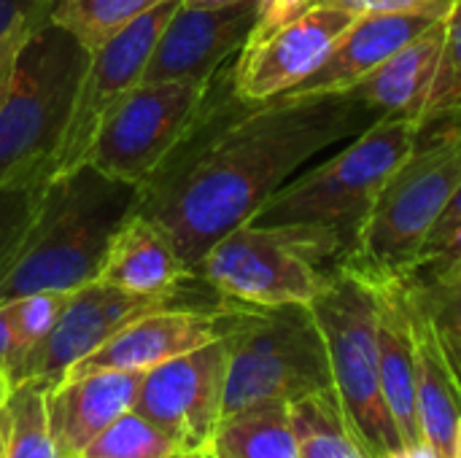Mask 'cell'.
<instances>
[{"label": "cell", "mask_w": 461, "mask_h": 458, "mask_svg": "<svg viewBox=\"0 0 461 458\" xmlns=\"http://www.w3.org/2000/svg\"><path fill=\"white\" fill-rule=\"evenodd\" d=\"M381 113L348 94L276 97L246 105L219 70L213 100L186 143L138 186L135 213L157 221L192 267L327 146L357 138Z\"/></svg>", "instance_id": "cell-1"}, {"label": "cell", "mask_w": 461, "mask_h": 458, "mask_svg": "<svg viewBox=\"0 0 461 458\" xmlns=\"http://www.w3.org/2000/svg\"><path fill=\"white\" fill-rule=\"evenodd\" d=\"M140 189L84 162L46 181L35 219L0 281V305L97 281L108 246L135 213Z\"/></svg>", "instance_id": "cell-2"}, {"label": "cell", "mask_w": 461, "mask_h": 458, "mask_svg": "<svg viewBox=\"0 0 461 458\" xmlns=\"http://www.w3.org/2000/svg\"><path fill=\"white\" fill-rule=\"evenodd\" d=\"M421 135L424 124L416 116H378L340 154L284 184L251 221L321 227L340 240L346 251L343 262H348L378 194L411 157Z\"/></svg>", "instance_id": "cell-3"}, {"label": "cell", "mask_w": 461, "mask_h": 458, "mask_svg": "<svg viewBox=\"0 0 461 458\" xmlns=\"http://www.w3.org/2000/svg\"><path fill=\"white\" fill-rule=\"evenodd\" d=\"M343 259L340 240L321 227L246 221L203 254L194 275L238 305H311Z\"/></svg>", "instance_id": "cell-4"}, {"label": "cell", "mask_w": 461, "mask_h": 458, "mask_svg": "<svg viewBox=\"0 0 461 458\" xmlns=\"http://www.w3.org/2000/svg\"><path fill=\"white\" fill-rule=\"evenodd\" d=\"M330 359L332 389L370 458H386L402 445L381 386L375 294L354 265L330 267L324 289L308 305Z\"/></svg>", "instance_id": "cell-5"}, {"label": "cell", "mask_w": 461, "mask_h": 458, "mask_svg": "<svg viewBox=\"0 0 461 458\" xmlns=\"http://www.w3.org/2000/svg\"><path fill=\"white\" fill-rule=\"evenodd\" d=\"M89 51L57 22L38 24L19 57L14 86L0 105V184L49 181Z\"/></svg>", "instance_id": "cell-6"}, {"label": "cell", "mask_w": 461, "mask_h": 458, "mask_svg": "<svg viewBox=\"0 0 461 458\" xmlns=\"http://www.w3.org/2000/svg\"><path fill=\"white\" fill-rule=\"evenodd\" d=\"M227 343L221 418L265 402L294 405L332 389L327 346L308 305H249Z\"/></svg>", "instance_id": "cell-7"}, {"label": "cell", "mask_w": 461, "mask_h": 458, "mask_svg": "<svg viewBox=\"0 0 461 458\" xmlns=\"http://www.w3.org/2000/svg\"><path fill=\"white\" fill-rule=\"evenodd\" d=\"M419 138L411 157L378 194L348 262L367 273L411 275L421 248L461 184V124ZM427 132V130H424Z\"/></svg>", "instance_id": "cell-8"}, {"label": "cell", "mask_w": 461, "mask_h": 458, "mask_svg": "<svg viewBox=\"0 0 461 458\" xmlns=\"http://www.w3.org/2000/svg\"><path fill=\"white\" fill-rule=\"evenodd\" d=\"M216 76L140 81L103 121L86 162L111 178L143 186L205 116Z\"/></svg>", "instance_id": "cell-9"}, {"label": "cell", "mask_w": 461, "mask_h": 458, "mask_svg": "<svg viewBox=\"0 0 461 458\" xmlns=\"http://www.w3.org/2000/svg\"><path fill=\"white\" fill-rule=\"evenodd\" d=\"M221 302L227 300L219 297L200 278H194L181 292L159 294V297L132 294L108 286L103 281H92L70 292V300L51 335L8 375V383L11 386L27 381L57 383L76 362L97 351L103 343H108L116 332H122L127 324L138 321L140 316L167 308H208Z\"/></svg>", "instance_id": "cell-10"}, {"label": "cell", "mask_w": 461, "mask_h": 458, "mask_svg": "<svg viewBox=\"0 0 461 458\" xmlns=\"http://www.w3.org/2000/svg\"><path fill=\"white\" fill-rule=\"evenodd\" d=\"M178 3L181 0L162 3L119 35L105 40L100 49L89 51V62L84 67L62 140L51 159L49 178L62 175L86 162L97 130L103 127L108 113L143 81V70L149 65L154 43Z\"/></svg>", "instance_id": "cell-11"}, {"label": "cell", "mask_w": 461, "mask_h": 458, "mask_svg": "<svg viewBox=\"0 0 461 458\" xmlns=\"http://www.w3.org/2000/svg\"><path fill=\"white\" fill-rule=\"evenodd\" d=\"M227 337L143 373L132 410L162 429L181 454H208L221 424L230 359Z\"/></svg>", "instance_id": "cell-12"}, {"label": "cell", "mask_w": 461, "mask_h": 458, "mask_svg": "<svg viewBox=\"0 0 461 458\" xmlns=\"http://www.w3.org/2000/svg\"><path fill=\"white\" fill-rule=\"evenodd\" d=\"M354 22L357 13L340 5L313 3L286 24L249 38L230 65L232 94L257 105L292 92L324 65Z\"/></svg>", "instance_id": "cell-13"}, {"label": "cell", "mask_w": 461, "mask_h": 458, "mask_svg": "<svg viewBox=\"0 0 461 458\" xmlns=\"http://www.w3.org/2000/svg\"><path fill=\"white\" fill-rule=\"evenodd\" d=\"M249 305L221 302L208 308H167L140 316L116 332L97 351L76 362L65 375L100 373V370H127L146 373L162 362L197 351L213 340L227 337Z\"/></svg>", "instance_id": "cell-14"}, {"label": "cell", "mask_w": 461, "mask_h": 458, "mask_svg": "<svg viewBox=\"0 0 461 458\" xmlns=\"http://www.w3.org/2000/svg\"><path fill=\"white\" fill-rule=\"evenodd\" d=\"M257 24V0L235 5H176L165 22L143 81L216 76L249 40Z\"/></svg>", "instance_id": "cell-15"}, {"label": "cell", "mask_w": 461, "mask_h": 458, "mask_svg": "<svg viewBox=\"0 0 461 458\" xmlns=\"http://www.w3.org/2000/svg\"><path fill=\"white\" fill-rule=\"evenodd\" d=\"M143 373L100 370L46 386L43 410L57 458L81 456L119 416L132 410Z\"/></svg>", "instance_id": "cell-16"}, {"label": "cell", "mask_w": 461, "mask_h": 458, "mask_svg": "<svg viewBox=\"0 0 461 458\" xmlns=\"http://www.w3.org/2000/svg\"><path fill=\"white\" fill-rule=\"evenodd\" d=\"M362 273L367 275L375 294L384 397L400 429L402 445H416L424 437L416 413V351H413L408 275H386V273H367V270Z\"/></svg>", "instance_id": "cell-17"}, {"label": "cell", "mask_w": 461, "mask_h": 458, "mask_svg": "<svg viewBox=\"0 0 461 458\" xmlns=\"http://www.w3.org/2000/svg\"><path fill=\"white\" fill-rule=\"evenodd\" d=\"M435 22H440V16H427V13H362L357 16V22L335 43L324 65L313 76H308L300 86L286 92V97L343 94L351 84L365 78L370 70L386 62L394 51H400L416 35L429 30Z\"/></svg>", "instance_id": "cell-18"}, {"label": "cell", "mask_w": 461, "mask_h": 458, "mask_svg": "<svg viewBox=\"0 0 461 458\" xmlns=\"http://www.w3.org/2000/svg\"><path fill=\"white\" fill-rule=\"evenodd\" d=\"M194 278L173 238L143 213H132L119 227L97 275L108 286L149 297L181 292Z\"/></svg>", "instance_id": "cell-19"}, {"label": "cell", "mask_w": 461, "mask_h": 458, "mask_svg": "<svg viewBox=\"0 0 461 458\" xmlns=\"http://www.w3.org/2000/svg\"><path fill=\"white\" fill-rule=\"evenodd\" d=\"M411 289V283H408ZM413 351H416V413L421 437L440 458H451L461 418V370L443 346L435 324L411 292Z\"/></svg>", "instance_id": "cell-20"}, {"label": "cell", "mask_w": 461, "mask_h": 458, "mask_svg": "<svg viewBox=\"0 0 461 458\" xmlns=\"http://www.w3.org/2000/svg\"><path fill=\"white\" fill-rule=\"evenodd\" d=\"M448 16L435 22L429 30L416 35L400 51H394L386 62L370 70L365 78L351 84L343 94L370 105L381 116L386 113H405L419 119V108L427 97L432 84L443 40H446Z\"/></svg>", "instance_id": "cell-21"}, {"label": "cell", "mask_w": 461, "mask_h": 458, "mask_svg": "<svg viewBox=\"0 0 461 458\" xmlns=\"http://www.w3.org/2000/svg\"><path fill=\"white\" fill-rule=\"evenodd\" d=\"M208 454L213 458H303L284 402H265L221 418Z\"/></svg>", "instance_id": "cell-22"}, {"label": "cell", "mask_w": 461, "mask_h": 458, "mask_svg": "<svg viewBox=\"0 0 461 458\" xmlns=\"http://www.w3.org/2000/svg\"><path fill=\"white\" fill-rule=\"evenodd\" d=\"M289 410L303 458H370L351 429L335 389L311 394L289 405Z\"/></svg>", "instance_id": "cell-23"}, {"label": "cell", "mask_w": 461, "mask_h": 458, "mask_svg": "<svg viewBox=\"0 0 461 458\" xmlns=\"http://www.w3.org/2000/svg\"><path fill=\"white\" fill-rule=\"evenodd\" d=\"M162 3L167 0H57L49 19L95 51Z\"/></svg>", "instance_id": "cell-24"}, {"label": "cell", "mask_w": 461, "mask_h": 458, "mask_svg": "<svg viewBox=\"0 0 461 458\" xmlns=\"http://www.w3.org/2000/svg\"><path fill=\"white\" fill-rule=\"evenodd\" d=\"M408 283L461 370V265L421 267L408 275Z\"/></svg>", "instance_id": "cell-25"}, {"label": "cell", "mask_w": 461, "mask_h": 458, "mask_svg": "<svg viewBox=\"0 0 461 458\" xmlns=\"http://www.w3.org/2000/svg\"><path fill=\"white\" fill-rule=\"evenodd\" d=\"M49 383L27 381L11 386L8 413H11V437H8V458H57L54 443L46 427L43 394Z\"/></svg>", "instance_id": "cell-26"}, {"label": "cell", "mask_w": 461, "mask_h": 458, "mask_svg": "<svg viewBox=\"0 0 461 458\" xmlns=\"http://www.w3.org/2000/svg\"><path fill=\"white\" fill-rule=\"evenodd\" d=\"M454 119H461V5L448 16L443 51L427 97L419 108V121L424 130Z\"/></svg>", "instance_id": "cell-27"}, {"label": "cell", "mask_w": 461, "mask_h": 458, "mask_svg": "<svg viewBox=\"0 0 461 458\" xmlns=\"http://www.w3.org/2000/svg\"><path fill=\"white\" fill-rule=\"evenodd\" d=\"M181 448L151 421L127 410L119 416L84 454L81 458H173Z\"/></svg>", "instance_id": "cell-28"}, {"label": "cell", "mask_w": 461, "mask_h": 458, "mask_svg": "<svg viewBox=\"0 0 461 458\" xmlns=\"http://www.w3.org/2000/svg\"><path fill=\"white\" fill-rule=\"evenodd\" d=\"M68 300H70L68 292H35V294L5 302L11 332H14V356H16L14 370L51 335Z\"/></svg>", "instance_id": "cell-29"}, {"label": "cell", "mask_w": 461, "mask_h": 458, "mask_svg": "<svg viewBox=\"0 0 461 458\" xmlns=\"http://www.w3.org/2000/svg\"><path fill=\"white\" fill-rule=\"evenodd\" d=\"M43 186V178H16L0 184V281L11 270L19 246L35 219Z\"/></svg>", "instance_id": "cell-30"}, {"label": "cell", "mask_w": 461, "mask_h": 458, "mask_svg": "<svg viewBox=\"0 0 461 458\" xmlns=\"http://www.w3.org/2000/svg\"><path fill=\"white\" fill-rule=\"evenodd\" d=\"M340 5L357 16L362 13H427V16H451L461 0H319Z\"/></svg>", "instance_id": "cell-31"}, {"label": "cell", "mask_w": 461, "mask_h": 458, "mask_svg": "<svg viewBox=\"0 0 461 458\" xmlns=\"http://www.w3.org/2000/svg\"><path fill=\"white\" fill-rule=\"evenodd\" d=\"M35 27H38L35 22H16L14 27H8L0 35V105L5 103V97H8V92L14 86L22 49H24V43H27V38H30V32Z\"/></svg>", "instance_id": "cell-32"}, {"label": "cell", "mask_w": 461, "mask_h": 458, "mask_svg": "<svg viewBox=\"0 0 461 458\" xmlns=\"http://www.w3.org/2000/svg\"><path fill=\"white\" fill-rule=\"evenodd\" d=\"M451 265H461V221L454 224L451 229H446L443 235L427 240V246L421 248L416 270H421V267H451Z\"/></svg>", "instance_id": "cell-33"}, {"label": "cell", "mask_w": 461, "mask_h": 458, "mask_svg": "<svg viewBox=\"0 0 461 458\" xmlns=\"http://www.w3.org/2000/svg\"><path fill=\"white\" fill-rule=\"evenodd\" d=\"M313 3H319V0H257V24L249 38L265 35V32L286 24L289 19H294Z\"/></svg>", "instance_id": "cell-34"}, {"label": "cell", "mask_w": 461, "mask_h": 458, "mask_svg": "<svg viewBox=\"0 0 461 458\" xmlns=\"http://www.w3.org/2000/svg\"><path fill=\"white\" fill-rule=\"evenodd\" d=\"M57 0H0V35L16 22H46Z\"/></svg>", "instance_id": "cell-35"}, {"label": "cell", "mask_w": 461, "mask_h": 458, "mask_svg": "<svg viewBox=\"0 0 461 458\" xmlns=\"http://www.w3.org/2000/svg\"><path fill=\"white\" fill-rule=\"evenodd\" d=\"M14 332H11V319L5 305H0V375L8 378V373L14 370Z\"/></svg>", "instance_id": "cell-36"}, {"label": "cell", "mask_w": 461, "mask_h": 458, "mask_svg": "<svg viewBox=\"0 0 461 458\" xmlns=\"http://www.w3.org/2000/svg\"><path fill=\"white\" fill-rule=\"evenodd\" d=\"M461 221V184L456 186V192H454V197H451V202L446 205V211H443V216H440V221H438V227L432 229V235L429 238H438V235H443L446 229H451L454 224H459ZM427 246V243H424Z\"/></svg>", "instance_id": "cell-37"}, {"label": "cell", "mask_w": 461, "mask_h": 458, "mask_svg": "<svg viewBox=\"0 0 461 458\" xmlns=\"http://www.w3.org/2000/svg\"><path fill=\"white\" fill-rule=\"evenodd\" d=\"M386 458H440L435 454V448L432 445H427L424 440L421 443H416V445H400L394 454H389Z\"/></svg>", "instance_id": "cell-38"}, {"label": "cell", "mask_w": 461, "mask_h": 458, "mask_svg": "<svg viewBox=\"0 0 461 458\" xmlns=\"http://www.w3.org/2000/svg\"><path fill=\"white\" fill-rule=\"evenodd\" d=\"M8 437H11V413L8 408L0 410V458H8Z\"/></svg>", "instance_id": "cell-39"}, {"label": "cell", "mask_w": 461, "mask_h": 458, "mask_svg": "<svg viewBox=\"0 0 461 458\" xmlns=\"http://www.w3.org/2000/svg\"><path fill=\"white\" fill-rule=\"evenodd\" d=\"M186 5H235V3H246V0H184Z\"/></svg>", "instance_id": "cell-40"}, {"label": "cell", "mask_w": 461, "mask_h": 458, "mask_svg": "<svg viewBox=\"0 0 461 458\" xmlns=\"http://www.w3.org/2000/svg\"><path fill=\"white\" fill-rule=\"evenodd\" d=\"M8 394H11V383H8L5 375H0V410H3L5 402H8Z\"/></svg>", "instance_id": "cell-41"}, {"label": "cell", "mask_w": 461, "mask_h": 458, "mask_svg": "<svg viewBox=\"0 0 461 458\" xmlns=\"http://www.w3.org/2000/svg\"><path fill=\"white\" fill-rule=\"evenodd\" d=\"M451 458H461V418L456 421V432H454V448H451Z\"/></svg>", "instance_id": "cell-42"}, {"label": "cell", "mask_w": 461, "mask_h": 458, "mask_svg": "<svg viewBox=\"0 0 461 458\" xmlns=\"http://www.w3.org/2000/svg\"><path fill=\"white\" fill-rule=\"evenodd\" d=\"M173 458H205V454H178V456Z\"/></svg>", "instance_id": "cell-43"}, {"label": "cell", "mask_w": 461, "mask_h": 458, "mask_svg": "<svg viewBox=\"0 0 461 458\" xmlns=\"http://www.w3.org/2000/svg\"><path fill=\"white\" fill-rule=\"evenodd\" d=\"M205 458H213V456H211V454H205Z\"/></svg>", "instance_id": "cell-44"}, {"label": "cell", "mask_w": 461, "mask_h": 458, "mask_svg": "<svg viewBox=\"0 0 461 458\" xmlns=\"http://www.w3.org/2000/svg\"><path fill=\"white\" fill-rule=\"evenodd\" d=\"M76 458H81V456H76Z\"/></svg>", "instance_id": "cell-45"}]
</instances>
